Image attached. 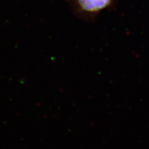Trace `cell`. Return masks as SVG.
<instances>
[{
    "label": "cell",
    "instance_id": "obj_1",
    "mask_svg": "<svg viewBox=\"0 0 149 149\" xmlns=\"http://www.w3.org/2000/svg\"><path fill=\"white\" fill-rule=\"evenodd\" d=\"M78 1L80 6L84 10L94 12L107 7L111 0H78Z\"/></svg>",
    "mask_w": 149,
    "mask_h": 149
}]
</instances>
